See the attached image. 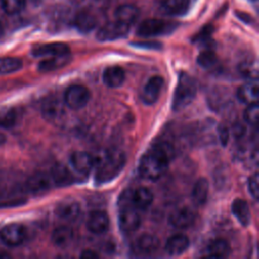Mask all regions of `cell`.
<instances>
[{"label":"cell","mask_w":259,"mask_h":259,"mask_svg":"<svg viewBox=\"0 0 259 259\" xmlns=\"http://www.w3.org/2000/svg\"><path fill=\"white\" fill-rule=\"evenodd\" d=\"M174 156V149L168 143L162 142L145 153L139 164V172L148 180H157L168 169L169 162Z\"/></svg>","instance_id":"obj_1"},{"label":"cell","mask_w":259,"mask_h":259,"mask_svg":"<svg viewBox=\"0 0 259 259\" xmlns=\"http://www.w3.org/2000/svg\"><path fill=\"white\" fill-rule=\"evenodd\" d=\"M125 161V155L121 151L111 150L105 152L97 162L95 173L96 183L103 184L113 180L122 171Z\"/></svg>","instance_id":"obj_2"},{"label":"cell","mask_w":259,"mask_h":259,"mask_svg":"<svg viewBox=\"0 0 259 259\" xmlns=\"http://www.w3.org/2000/svg\"><path fill=\"white\" fill-rule=\"evenodd\" d=\"M197 87L194 79L187 73H181L178 77V82L173 94L172 108L179 111L187 107L196 95Z\"/></svg>","instance_id":"obj_3"},{"label":"cell","mask_w":259,"mask_h":259,"mask_svg":"<svg viewBox=\"0 0 259 259\" xmlns=\"http://www.w3.org/2000/svg\"><path fill=\"white\" fill-rule=\"evenodd\" d=\"M177 26V23L166 21L163 19L150 18L142 21L137 29V34L142 37H151L164 35L172 32Z\"/></svg>","instance_id":"obj_4"},{"label":"cell","mask_w":259,"mask_h":259,"mask_svg":"<svg viewBox=\"0 0 259 259\" xmlns=\"http://www.w3.org/2000/svg\"><path fill=\"white\" fill-rule=\"evenodd\" d=\"M90 99L89 90L82 85H72L67 88L64 94V103L71 109L83 108Z\"/></svg>","instance_id":"obj_5"},{"label":"cell","mask_w":259,"mask_h":259,"mask_svg":"<svg viewBox=\"0 0 259 259\" xmlns=\"http://www.w3.org/2000/svg\"><path fill=\"white\" fill-rule=\"evenodd\" d=\"M141 214L139 209L134 205L119 206L118 212V226L124 233H132L136 231L141 225Z\"/></svg>","instance_id":"obj_6"},{"label":"cell","mask_w":259,"mask_h":259,"mask_svg":"<svg viewBox=\"0 0 259 259\" xmlns=\"http://www.w3.org/2000/svg\"><path fill=\"white\" fill-rule=\"evenodd\" d=\"M128 30L130 25L114 20L102 25L96 33V38L99 41H111L124 37L128 33Z\"/></svg>","instance_id":"obj_7"},{"label":"cell","mask_w":259,"mask_h":259,"mask_svg":"<svg viewBox=\"0 0 259 259\" xmlns=\"http://www.w3.org/2000/svg\"><path fill=\"white\" fill-rule=\"evenodd\" d=\"M26 239V230L20 224H9L0 230V240L9 247L21 245Z\"/></svg>","instance_id":"obj_8"},{"label":"cell","mask_w":259,"mask_h":259,"mask_svg":"<svg viewBox=\"0 0 259 259\" xmlns=\"http://www.w3.org/2000/svg\"><path fill=\"white\" fill-rule=\"evenodd\" d=\"M70 163L77 173L81 175H88L95 166V159L87 152L77 151L71 155Z\"/></svg>","instance_id":"obj_9"},{"label":"cell","mask_w":259,"mask_h":259,"mask_svg":"<svg viewBox=\"0 0 259 259\" xmlns=\"http://www.w3.org/2000/svg\"><path fill=\"white\" fill-rule=\"evenodd\" d=\"M53 185L50 174L45 172H36L26 180V189L32 194H44L48 192Z\"/></svg>","instance_id":"obj_10"},{"label":"cell","mask_w":259,"mask_h":259,"mask_svg":"<svg viewBox=\"0 0 259 259\" xmlns=\"http://www.w3.org/2000/svg\"><path fill=\"white\" fill-rule=\"evenodd\" d=\"M164 80L161 76L151 77L144 86L143 91L141 93L142 101L147 105L154 104L160 96Z\"/></svg>","instance_id":"obj_11"},{"label":"cell","mask_w":259,"mask_h":259,"mask_svg":"<svg viewBox=\"0 0 259 259\" xmlns=\"http://www.w3.org/2000/svg\"><path fill=\"white\" fill-rule=\"evenodd\" d=\"M168 221L173 228L184 230L194 224L195 213L188 207H180L170 213Z\"/></svg>","instance_id":"obj_12"},{"label":"cell","mask_w":259,"mask_h":259,"mask_svg":"<svg viewBox=\"0 0 259 259\" xmlns=\"http://www.w3.org/2000/svg\"><path fill=\"white\" fill-rule=\"evenodd\" d=\"M259 86L257 79H249L248 82L241 85L237 90V98L240 102L251 104L258 101Z\"/></svg>","instance_id":"obj_13"},{"label":"cell","mask_w":259,"mask_h":259,"mask_svg":"<svg viewBox=\"0 0 259 259\" xmlns=\"http://www.w3.org/2000/svg\"><path fill=\"white\" fill-rule=\"evenodd\" d=\"M87 229L95 234L100 235L105 233L109 227V218L106 212L102 210L92 211L87 219Z\"/></svg>","instance_id":"obj_14"},{"label":"cell","mask_w":259,"mask_h":259,"mask_svg":"<svg viewBox=\"0 0 259 259\" xmlns=\"http://www.w3.org/2000/svg\"><path fill=\"white\" fill-rule=\"evenodd\" d=\"M31 54L34 57H56L70 54L69 47L64 42H50L33 48Z\"/></svg>","instance_id":"obj_15"},{"label":"cell","mask_w":259,"mask_h":259,"mask_svg":"<svg viewBox=\"0 0 259 259\" xmlns=\"http://www.w3.org/2000/svg\"><path fill=\"white\" fill-rule=\"evenodd\" d=\"M160 247V240L155 235L143 234L134 243V249L137 253L149 255L155 253Z\"/></svg>","instance_id":"obj_16"},{"label":"cell","mask_w":259,"mask_h":259,"mask_svg":"<svg viewBox=\"0 0 259 259\" xmlns=\"http://www.w3.org/2000/svg\"><path fill=\"white\" fill-rule=\"evenodd\" d=\"M50 177L54 185L59 187L68 186L73 183L74 177L70 170L63 164L57 163L55 164L50 172Z\"/></svg>","instance_id":"obj_17"},{"label":"cell","mask_w":259,"mask_h":259,"mask_svg":"<svg viewBox=\"0 0 259 259\" xmlns=\"http://www.w3.org/2000/svg\"><path fill=\"white\" fill-rule=\"evenodd\" d=\"M41 113L46 119L56 120L65 113L64 105L57 97H49L42 102Z\"/></svg>","instance_id":"obj_18"},{"label":"cell","mask_w":259,"mask_h":259,"mask_svg":"<svg viewBox=\"0 0 259 259\" xmlns=\"http://www.w3.org/2000/svg\"><path fill=\"white\" fill-rule=\"evenodd\" d=\"M189 247V239L182 234H176L170 237L165 244V251L171 256H178L184 253Z\"/></svg>","instance_id":"obj_19"},{"label":"cell","mask_w":259,"mask_h":259,"mask_svg":"<svg viewBox=\"0 0 259 259\" xmlns=\"http://www.w3.org/2000/svg\"><path fill=\"white\" fill-rule=\"evenodd\" d=\"M57 215L65 222H74L80 214V205L75 200H65L56 208Z\"/></svg>","instance_id":"obj_20"},{"label":"cell","mask_w":259,"mask_h":259,"mask_svg":"<svg viewBox=\"0 0 259 259\" xmlns=\"http://www.w3.org/2000/svg\"><path fill=\"white\" fill-rule=\"evenodd\" d=\"M154 199L153 192L147 187H139L132 191V204L139 210L148 208Z\"/></svg>","instance_id":"obj_21"},{"label":"cell","mask_w":259,"mask_h":259,"mask_svg":"<svg viewBox=\"0 0 259 259\" xmlns=\"http://www.w3.org/2000/svg\"><path fill=\"white\" fill-rule=\"evenodd\" d=\"M74 239V232L68 226H61L56 228L52 233V242L59 248H66L70 246Z\"/></svg>","instance_id":"obj_22"},{"label":"cell","mask_w":259,"mask_h":259,"mask_svg":"<svg viewBox=\"0 0 259 259\" xmlns=\"http://www.w3.org/2000/svg\"><path fill=\"white\" fill-rule=\"evenodd\" d=\"M190 4V0H161L160 10L167 15L184 14Z\"/></svg>","instance_id":"obj_23"},{"label":"cell","mask_w":259,"mask_h":259,"mask_svg":"<svg viewBox=\"0 0 259 259\" xmlns=\"http://www.w3.org/2000/svg\"><path fill=\"white\" fill-rule=\"evenodd\" d=\"M125 79V74L122 68L118 66H111L104 70L103 82L111 88H116L122 85Z\"/></svg>","instance_id":"obj_24"},{"label":"cell","mask_w":259,"mask_h":259,"mask_svg":"<svg viewBox=\"0 0 259 259\" xmlns=\"http://www.w3.org/2000/svg\"><path fill=\"white\" fill-rule=\"evenodd\" d=\"M70 54L68 55H62V56H56V57H49L45 60L40 61L37 66V70L42 73L52 72L55 70H58L64 66H66L70 62Z\"/></svg>","instance_id":"obj_25"},{"label":"cell","mask_w":259,"mask_h":259,"mask_svg":"<svg viewBox=\"0 0 259 259\" xmlns=\"http://www.w3.org/2000/svg\"><path fill=\"white\" fill-rule=\"evenodd\" d=\"M73 23L80 32L87 33L95 28L97 21L92 13L83 10L76 14Z\"/></svg>","instance_id":"obj_26"},{"label":"cell","mask_w":259,"mask_h":259,"mask_svg":"<svg viewBox=\"0 0 259 259\" xmlns=\"http://www.w3.org/2000/svg\"><path fill=\"white\" fill-rule=\"evenodd\" d=\"M232 212L235 215V218L238 220V222L244 226L247 227L250 222H251V213H250V208L248 203L241 199V198H236L233 203H232Z\"/></svg>","instance_id":"obj_27"},{"label":"cell","mask_w":259,"mask_h":259,"mask_svg":"<svg viewBox=\"0 0 259 259\" xmlns=\"http://www.w3.org/2000/svg\"><path fill=\"white\" fill-rule=\"evenodd\" d=\"M209 191V183L205 178H199L196 180L192 187L191 198L197 205H202L206 202Z\"/></svg>","instance_id":"obj_28"},{"label":"cell","mask_w":259,"mask_h":259,"mask_svg":"<svg viewBox=\"0 0 259 259\" xmlns=\"http://www.w3.org/2000/svg\"><path fill=\"white\" fill-rule=\"evenodd\" d=\"M139 16V9L133 4H123L117 7L115 10V18L116 20L131 25L134 23Z\"/></svg>","instance_id":"obj_29"},{"label":"cell","mask_w":259,"mask_h":259,"mask_svg":"<svg viewBox=\"0 0 259 259\" xmlns=\"http://www.w3.org/2000/svg\"><path fill=\"white\" fill-rule=\"evenodd\" d=\"M207 254L210 257H226L229 255L231 248L229 243L224 239H215L209 243L207 246Z\"/></svg>","instance_id":"obj_30"},{"label":"cell","mask_w":259,"mask_h":259,"mask_svg":"<svg viewBox=\"0 0 259 259\" xmlns=\"http://www.w3.org/2000/svg\"><path fill=\"white\" fill-rule=\"evenodd\" d=\"M22 68V61L16 57L0 58V75L14 73Z\"/></svg>","instance_id":"obj_31"},{"label":"cell","mask_w":259,"mask_h":259,"mask_svg":"<svg viewBox=\"0 0 259 259\" xmlns=\"http://www.w3.org/2000/svg\"><path fill=\"white\" fill-rule=\"evenodd\" d=\"M17 121V112L13 107H4L0 109V127L9 130Z\"/></svg>","instance_id":"obj_32"},{"label":"cell","mask_w":259,"mask_h":259,"mask_svg":"<svg viewBox=\"0 0 259 259\" xmlns=\"http://www.w3.org/2000/svg\"><path fill=\"white\" fill-rule=\"evenodd\" d=\"M197 63L203 69H210L218 63V58L211 50H205L198 55Z\"/></svg>","instance_id":"obj_33"},{"label":"cell","mask_w":259,"mask_h":259,"mask_svg":"<svg viewBox=\"0 0 259 259\" xmlns=\"http://www.w3.org/2000/svg\"><path fill=\"white\" fill-rule=\"evenodd\" d=\"M25 6V0H1V8L9 15L20 12Z\"/></svg>","instance_id":"obj_34"},{"label":"cell","mask_w":259,"mask_h":259,"mask_svg":"<svg viewBox=\"0 0 259 259\" xmlns=\"http://www.w3.org/2000/svg\"><path fill=\"white\" fill-rule=\"evenodd\" d=\"M239 71H240V74H241L242 76H244L245 78H248V79H257L258 68H257V64L254 63L253 61L243 62V63L239 66Z\"/></svg>","instance_id":"obj_35"},{"label":"cell","mask_w":259,"mask_h":259,"mask_svg":"<svg viewBox=\"0 0 259 259\" xmlns=\"http://www.w3.org/2000/svg\"><path fill=\"white\" fill-rule=\"evenodd\" d=\"M258 115H259V107L257 102L248 104L244 112V119L246 120V122H248L251 125L256 124L258 121Z\"/></svg>","instance_id":"obj_36"},{"label":"cell","mask_w":259,"mask_h":259,"mask_svg":"<svg viewBox=\"0 0 259 259\" xmlns=\"http://www.w3.org/2000/svg\"><path fill=\"white\" fill-rule=\"evenodd\" d=\"M258 180H259V178H258L257 172H255L253 175H251L248 180V190L254 199H257L258 195H259Z\"/></svg>","instance_id":"obj_37"},{"label":"cell","mask_w":259,"mask_h":259,"mask_svg":"<svg viewBox=\"0 0 259 259\" xmlns=\"http://www.w3.org/2000/svg\"><path fill=\"white\" fill-rule=\"evenodd\" d=\"M212 30H213L212 25L207 24V25H205V26H203L201 28V30L194 36L193 39L195 41H198V42H204V41H206L209 38Z\"/></svg>","instance_id":"obj_38"},{"label":"cell","mask_w":259,"mask_h":259,"mask_svg":"<svg viewBox=\"0 0 259 259\" xmlns=\"http://www.w3.org/2000/svg\"><path fill=\"white\" fill-rule=\"evenodd\" d=\"M218 136H219V140H220L221 144L223 146H226L228 144V142H229V136H230L229 130L227 128V126H225L223 124L219 125V127H218Z\"/></svg>","instance_id":"obj_39"},{"label":"cell","mask_w":259,"mask_h":259,"mask_svg":"<svg viewBox=\"0 0 259 259\" xmlns=\"http://www.w3.org/2000/svg\"><path fill=\"white\" fill-rule=\"evenodd\" d=\"M25 199H13V200H9V201H4L0 203V208H6V207H14V206H18L21 205L23 203H25Z\"/></svg>","instance_id":"obj_40"},{"label":"cell","mask_w":259,"mask_h":259,"mask_svg":"<svg viewBox=\"0 0 259 259\" xmlns=\"http://www.w3.org/2000/svg\"><path fill=\"white\" fill-rule=\"evenodd\" d=\"M245 133H246V128H245L244 124L237 123V124L234 125V127H233V135H234L235 138L240 139V138H242L245 135Z\"/></svg>","instance_id":"obj_41"},{"label":"cell","mask_w":259,"mask_h":259,"mask_svg":"<svg viewBox=\"0 0 259 259\" xmlns=\"http://www.w3.org/2000/svg\"><path fill=\"white\" fill-rule=\"evenodd\" d=\"M80 257L84 258V259H94V258L98 257V254L92 250H84L80 254Z\"/></svg>","instance_id":"obj_42"},{"label":"cell","mask_w":259,"mask_h":259,"mask_svg":"<svg viewBox=\"0 0 259 259\" xmlns=\"http://www.w3.org/2000/svg\"><path fill=\"white\" fill-rule=\"evenodd\" d=\"M139 47H144V48H151V49H158L161 47V45L159 42H153V41H144V42H137L136 44Z\"/></svg>","instance_id":"obj_43"},{"label":"cell","mask_w":259,"mask_h":259,"mask_svg":"<svg viewBox=\"0 0 259 259\" xmlns=\"http://www.w3.org/2000/svg\"><path fill=\"white\" fill-rule=\"evenodd\" d=\"M236 15L238 16V18H240L242 21L246 22V23H250V20L252 21V17L246 13V12H241V11H237Z\"/></svg>","instance_id":"obj_44"},{"label":"cell","mask_w":259,"mask_h":259,"mask_svg":"<svg viewBox=\"0 0 259 259\" xmlns=\"http://www.w3.org/2000/svg\"><path fill=\"white\" fill-rule=\"evenodd\" d=\"M6 142V137L5 135L0 131V145H3Z\"/></svg>","instance_id":"obj_45"},{"label":"cell","mask_w":259,"mask_h":259,"mask_svg":"<svg viewBox=\"0 0 259 259\" xmlns=\"http://www.w3.org/2000/svg\"><path fill=\"white\" fill-rule=\"evenodd\" d=\"M3 33H4V28H3V25H2V23L0 22V38L2 37Z\"/></svg>","instance_id":"obj_46"}]
</instances>
